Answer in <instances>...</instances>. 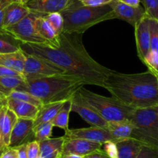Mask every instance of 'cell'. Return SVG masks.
I'll return each instance as SVG.
<instances>
[{"instance_id":"obj_1","label":"cell","mask_w":158,"mask_h":158,"mask_svg":"<svg viewBox=\"0 0 158 158\" xmlns=\"http://www.w3.org/2000/svg\"><path fill=\"white\" fill-rule=\"evenodd\" d=\"M82 34L63 32L52 41L45 43H20L26 54L46 59L66 74L76 77L83 85L103 87V81L113 70L94 60L86 51Z\"/></svg>"},{"instance_id":"obj_2","label":"cell","mask_w":158,"mask_h":158,"mask_svg":"<svg viewBox=\"0 0 158 158\" xmlns=\"http://www.w3.org/2000/svg\"><path fill=\"white\" fill-rule=\"evenodd\" d=\"M103 88L114 99L134 109L158 105V75L150 70L136 74L113 71L103 81Z\"/></svg>"},{"instance_id":"obj_3","label":"cell","mask_w":158,"mask_h":158,"mask_svg":"<svg viewBox=\"0 0 158 158\" xmlns=\"http://www.w3.org/2000/svg\"><path fill=\"white\" fill-rule=\"evenodd\" d=\"M83 85V82L74 76L62 74L26 81L22 91L30 93L43 105L70 99Z\"/></svg>"},{"instance_id":"obj_4","label":"cell","mask_w":158,"mask_h":158,"mask_svg":"<svg viewBox=\"0 0 158 158\" xmlns=\"http://www.w3.org/2000/svg\"><path fill=\"white\" fill-rule=\"evenodd\" d=\"M60 13L64 21L63 32L69 33L83 34L94 25L115 19L110 5L93 7L84 6L78 0H73Z\"/></svg>"},{"instance_id":"obj_5","label":"cell","mask_w":158,"mask_h":158,"mask_svg":"<svg viewBox=\"0 0 158 158\" xmlns=\"http://www.w3.org/2000/svg\"><path fill=\"white\" fill-rule=\"evenodd\" d=\"M77 91L106 122L131 121L134 108L123 105L114 97L97 94L83 86L80 87Z\"/></svg>"},{"instance_id":"obj_6","label":"cell","mask_w":158,"mask_h":158,"mask_svg":"<svg viewBox=\"0 0 158 158\" xmlns=\"http://www.w3.org/2000/svg\"><path fill=\"white\" fill-rule=\"evenodd\" d=\"M131 122L134 125L131 138L158 148V106L134 109Z\"/></svg>"},{"instance_id":"obj_7","label":"cell","mask_w":158,"mask_h":158,"mask_svg":"<svg viewBox=\"0 0 158 158\" xmlns=\"http://www.w3.org/2000/svg\"><path fill=\"white\" fill-rule=\"evenodd\" d=\"M40 15H45L31 11L29 15L19 22L6 28L4 29V33L12 37L14 40L19 41V43L40 44L46 43L47 41L40 37L35 29V21L37 17Z\"/></svg>"},{"instance_id":"obj_8","label":"cell","mask_w":158,"mask_h":158,"mask_svg":"<svg viewBox=\"0 0 158 158\" xmlns=\"http://www.w3.org/2000/svg\"><path fill=\"white\" fill-rule=\"evenodd\" d=\"M62 74H66L64 70L49 60L26 54V63L23 72V77L26 81Z\"/></svg>"},{"instance_id":"obj_9","label":"cell","mask_w":158,"mask_h":158,"mask_svg":"<svg viewBox=\"0 0 158 158\" xmlns=\"http://www.w3.org/2000/svg\"><path fill=\"white\" fill-rule=\"evenodd\" d=\"M71 101V110L81 116L91 126H97L103 129L107 128L108 122L102 118L101 116L81 97L78 91L73 95Z\"/></svg>"},{"instance_id":"obj_10","label":"cell","mask_w":158,"mask_h":158,"mask_svg":"<svg viewBox=\"0 0 158 158\" xmlns=\"http://www.w3.org/2000/svg\"><path fill=\"white\" fill-rule=\"evenodd\" d=\"M64 137L66 139H83L89 141L103 143L106 141H114L110 133L106 129L97 126H90L88 128L68 129L65 132Z\"/></svg>"},{"instance_id":"obj_11","label":"cell","mask_w":158,"mask_h":158,"mask_svg":"<svg viewBox=\"0 0 158 158\" xmlns=\"http://www.w3.org/2000/svg\"><path fill=\"white\" fill-rule=\"evenodd\" d=\"M109 5L114 12L115 19L124 20L134 27L146 15L144 8L141 6L133 7L121 2L119 0H114Z\"/></svg>"},{"instance_id":"obj_12","label":"cell","mask_w":158,"mask_h":158,"mask_svg":"<svg viewBox=\"0 0 158 158\" xmlns=\"http://www.w3.org/2000/svg\"><path fill=\"white\" fill-rule=\"evenodd\" d=\"M33 129L32 119L18 118L11 133L9 147H16L30 142L29 139L34 137Z\"/></svg>"},{"instance_id":"obj_13","label":"cell","mask_w":158,"mask_h":158,"mask_svg":"<svg viewBox=\"0 0 158 158\" xmlns=\"http://www.w3.org/2000/svg\"><path fill=\"white\" fill-rule=\"evenodd\" d=\"M137 55L142 62L151 51V37L149 29V17L145 15L134 26Z\"/></svg>"},{"instance_id":"obj_14","label":"cell","mask_w":158,"mask_h":158,"mask_svg":"<svg viewBox=\"0 0 158 158\" xmlns=\"http://www.w3.org/2000/svg\"><path fill=\"white\" fill-rule=\"evenodd\" d=\"M101 143L83 139H66L63 143L62 155L77 154L84 156L101 149Z\"/></svg>"},{"instance_id":"obj_15","label":"cell","mask_w":158,"mask_h":158,"mask_svg":"<svg viewBox=\"0 0 158 158\" xmlns=\"http://www.w3.org/2000/svg\"><path fill=\"white\" fill-rule=\"evenodd\" d=\"M73 2V0H30L26 6L32 12L47 15L53 12H61Z\"/></svg>"},{"instance_id":"obj_16","label":"cell","mask_w":158,"mask_h":158,"mask_svg":"<svg viewBox=\"0 0 158 158\" xmlns=\"http://www.w3.org/2000/svg\"><path fill=\"white\" fill-rule=\"evenodd\" d=\"M18 117L7 105L0 107V134L5 149L9 147L11 133Z\"/></svg>"},{"instance_id":"obj_17","label":"cell","mask_w":158,"mask_h":158,"mask_svg":"<svg viewBox=\"0 0 158 158\" xmlns=\"http://www.w3.org/2000/svg\"><path fill=\"white\" fill-rule=\"evenodd\" d=\"M30 12L31 11L26 5L18 2L9 3L5 10L2 23L3 30L6 28L9 27L19 22L26 15H29Z\"/></svg>"},{"instance_id":"obj_18","label":"cell","mask_w":158,"mask_h":158,"mask_svg":"<svg viewBox=\"0 0 158 158\" xmlns=\"http://www.w3.org/2000/svg\"><path fill=\"white\" fill-rule=\"evenodd\" d=\"M6 105L16 115L17 117L21 119L34 120L40 111V107L10 98L6 99Z\"/></svg>"},{"instance_id":"obj_19","label":"cell","mask_w":158,"mask_h":158,"mask_svg":"<svg viewBox=\"0 0 158 158\" xmlns=\"http://www.w3.org/2000/svg\"><path fill=\"white\" fill-rule=\"evenodd\" d=\"M64 141V136L41 141L39 143L40 156L43 158H60Z\"/></svg>"},{"instance_id":"obj_20","label":"cell","mask_w":158,"mask_h":158,"mask_svg":"<svg viewBox=\"0 0 158 158\" xmlns=\"http://www.w3.org/2000/svg\"><path fill=\"white\" fill-rule=\"evenodd\" d=\"M118 158H137L143 144L134 138L116 141Z\"/></svg>"},{"instance_id":"obj_21","label":"cell","mask_w":158,"mask_h":158,"mask_svg":"<svg viewBox=\"0 0 158 158\" xmlns=\"http://www.w3.org/2000/svg\"><path fill=\"white\" fill-rule=\"evenodd\" d=\"M26 63V54L19 48L17 51L0 54V65L6 67L23 75Z\"/></svg>"},{"instance_id":"obj_22","label":"cell","mask_w":158,"mask_h":158,"mask_svg":"<svg viewBox=\"0 0 158 158\" xmlns=\"http://www.w3.org/2000/svg\"><path fill=\"white\" fill-rule=\"evenodd\" d=\"M133 129L134 125L131 121H119L108 122L106 129L109 131L116 142L119 139L131 138Z\"/></svg>"},{"instance_id":"obj_23","label":"cell","mask_w":158,"mask_h":158,"mask_svg":"<svg viewBox=\"0 0 158 158\" xmlns=\"http://www.w3.org/2000/svg\"><path fill=\"white\" fill-rule=\"evenodd\" d=\"M63 103L64 102H58L42 105V106L40 108L38 115L33 120L34 127L44 122H51Z\"/></svg>"},{"instance_id":"obj_24","label":"cell","mask_w":158,"mask_h":158,"mask_svg":"<svg viewBox=\"0 0 158 158\" xmlns=\"http://www.w3.org/2000/svg\"><path fill=\"white\" fill-rule=\"evenodd\" d=\"M26 85L23 77H0V96L6 99L14 90H22Z\"/></svg>"},{"instance_id":"obj_25","label":"cell","mask_w":158,"mask_h":158,"mask_svg":"<svg viewBox=\"0 0 158 158\" xmlns=\"http://www.w3.org/2000/svg\"><path fill=\"white\" fill-rule=\"evenodd\" d=\"M71 105H72L71 99L65 101L61 108L57 112L55 117L51 121V123L52 124L53 126L63 129L65 132L69 129V114H70V112H72Z\"/></svg>"},{"instance_id":"obj_26","label":"cell","mask_w":158,"mask_h":158,"mask_svg":"<svg viewBox=\"0 0 158 158\" xmlns=\"http://www.w3.org/2000/svg\"><path fill=\"white\" fill-rule=\"evenodd\" d=\"M35 29L41 37H43L46 41H52L56 38L58 36L56 34L49 23L44 19V15H40L37 17L35 21Z\"/></svg>"},{"instance_id":"obj_27","label":"cell","mask_w":158,"mask_h":158,"mask_svg":"<svg viewBox=\"0 0 158 158\" xmlns=\"http://www.w3.org/2000/svg\"><path fill=\"white\" fill-rule=\"evenodd\" d=\"M52 128L53 125L51 123V122H44L37 126L34 127V139L37 142H41V141L46 140V139L51 138L52 133Z\"/></svg>"},{"instance_id":"obj_28","label":"cell","mask_w":158,"mask_h":158,"mask_svg":"<svg viewBox=\"0 0 158 158\" xmlns=\"http://www.w3.org/2000/svg\"><path fill=\"white\" fill-rule=\"evenodd\" d=\"M44 19L47 21L49 26L52 27L54 32L57 36L63 32V26H64V21H63V15L60 12H53L44 15Z\"/></svg>"},{"instance_id":"obj_29","label":"cell","mask_w":158,"mask_h":158,"mask_svg":"<svg viewBox=\"0 0 158 158\" xmlns=\"http://www.w3.org/2000/svg\"><path fill=\"white\" fill-rule=\"evenodd\" d=\"M7 98H10V99H15V100L22 101V102H28V103L32 104V105H35V106L41 107L42 102L39 100L37 98L31 94L30 93L27 92L26 91H20V90H14L12 91L10 94H9Z\"/></svg>"},{"instance_id":"obj_30","label":"cell","mask_w":158,"mask_h":158,"mask_svg":"<svg viewBox=\"0 0 158 158\" xmlns=\"http://www.w3.org/2000/svg\"><path fill=\"white\" fill-rule=\"evenodd\" d=\"M151 51L158 54V20L149 18Z\"/></svg>"},{"instance_id":"obj_31","label":"cell","mask_w":158,"mask_h":158,"mask_svg":"<svg viewBox=\"0 0 158 158\" xmlns=\"http://www.w3.org/2000/svg\"><path fill=\"white\" fill-rule=\"evenodd\" d=\"M6 33L0 35V54H9L19 50V44L15 45L12 42L5 39Z\"/></svg>"},{"instance_id":"obj_32","label":"cell","mask_w":158,"mask_h":158,"mask_svg":"<svg viewBox=\"0 0 158 158\" xmlns=\"http://www.w3.org/2000/svg\"><path fill=\"white\" fill-rule=\"evenodd\" d=\"M143 3L146 15L158 20V0H143Z\"/></svg>"},{"instance_id":"obj_33","label":"cell","mask_w":158,"mask_h":158,"mask_svg":"<svg viewBox=\"0 0 158 158\" xmlns=\"http://www.w3.org/2000/svg\"><path fill=\"white\" fill-rule=\"evenodd\" d=\"M145 65L148 68V70L153 71L158 75V54L157 53L150 51L147 57H145Z\"/></svg>"},{"instance_id":"obj_34","label":"cell","mask_w":158,"mask_h":158,"mask_svg":"<svg viewBox=\"0 0 158 158\" xmlns=\"http://www.w3.org/2000/svg\"><path fill=\"white\" fill-rule=\"evenodd\" d=\"M137 158H158V148L143 145Z\"/></svg>"},{"instance_id":"obj_35","label":"cell","mask_w":158,"mask_h":158,"mask_svg":"<svg viewBox=\"0 0 158 158\" xmlns=\"http://www.w3.org/2000/svg\"><path fill=\"white\" fill-rule=\"evenodd\" d=\"M101 150L110 158H118L117 146L114 141H106L102 143Z\"/></svg>"},{"instance_id":"obj_36","label":"cell","mask_w":158,"mask_h":158,"mask_svg":"<svg viewBox=\"0 0 158 158\" xmlns=\"http://www.w3.org/2000/svg\"><path fill=\"white\" fill-rule=\"evenodd\" d=\"M26 152L28 158H37L40 156V143L36 140H32L26 143Z\"/></svg>"},{"instance_id":"obj_37","label":"cell","mask_w":158,"mask_h":158,"mask_svg":"<svg viewBox=\"0 0 158 158\" xmlns=\"http://www.w3.org/2000/svg\"><path fill=\"white\" fill-rule=\"evenodd\" d=\"M9 2L8 0H0V35L4 34V30L2 28L3 19H4V14L6 8L9 4Z\"/></svg>"},{"instance_id":"obj_38","label":"cell","mask_w":158,"mask_h":158,"mask_svg":"<svg viewBox=\"0 0 158 158\" xmlns=\"http://www.w3.org/2000/svg\"><path fill=\"white\" fill-rule=\"evenodd\" d=\"M114 0H87L83 2V5L87 6H93V7H98V6H103L106 5H109Z\"/></svg>"},{"instance_id":"obj_39","label":"cell","mask_w":158,"mask_h":158,"mask_svg":"<svg viewBox=\"0 0 158 158\" xmlns=\"http://www.w3.org/2000/svg\"><path fill=\"white\" fill-rule=\"evenodd\" d=\"M0 77H23V75L6 67L0 65Z\"/></svg>"},{"instance_id":"obj_40","label":"cell","mask_w":158,"mask_h":158,"mask_svg":"<svg viewBox=\"0 0 158 158\" xmlns=\"http://www.w3.org/2000/svg\"><path fill=\"white\" fill-rule=\"evenodd\" d=\"M0 158H18V153L15 147H7L3 150Z\"/></svg>"},{"instance_id":"obj_41","label":"cell","mask_w":158,"mask_h":158,"mask_svg":"<svg viewBox=\"0 0 158 158\" xmlns=\"http://www.w3.org/2000/svg\"><path fill=\"white\" fill-rule=\"evenodd\" d=\"M83 158H110L109 156L106 154L103 150H96V151L93 152V153H89V154L83 156Z\"/></svg>"},{"instance_id":"obj_42","label":"cell","mask_w":158,"mask_h":158,"mask_svg":"<svg viewBox=\"0 0 158 158\" xmlns=\"http://www.w3.org/2000/svg\"><path fill=\"white\" fill-rule=\"evenodd\" d=\"M18 153V158H28L27 152H26V143L20 145L15 147Z\"/></svg>"},{"instance_id":"obj_43","label":"cell","mask_w":158,"mask_h":158,"mask_svg":"<svg viewBox=\"0 0 158 158\" xmlns=\"http://www.w3.org/2000/svg\"><path fill=\"white\" fill-rule=\"evenodd\" d=\"M119 1L133 7H137L140 6V0H119Z\"/></svg>"},{"instance_id":"obj_44","label":"cell","mask_w":158,"mask_h":158,"mask_svg":"<svg viewBox=\"0 0 158 158\" xmlns=\"http://www.w3.org/2000/svg\"><path fill=\"white\" fill-rule=\"evenodd\" d=\"M60 158H83V156L77 154H66L62 155V156H60Z\"/></svg>"},{"instance_id":"obj_45","label":"cell","mask_w":158,"mask_h":158,"mask_svg":"<svg viewBox=\"0 0 158 158\" xmlns=\"http://www.w3.org/2000/svg\"><path fill=\"white\" fill-rule=\"evenodd\" d=\"M5 150V147H3L2 142V138H1V134H0V155L2 154V153L3 152V150Z\"/></svg>"},{"instance_id":"obj_46","label":"cell","mask_w":158,"mask_h":158,"mask_svg":"<svg viewBox=\"0 0 158 158\" xmlns=\"http://www.w3.org/2000/svg\"><path fill=\"white\" fill-rule=\"evenodd\" d=\"M6 105V99H3L2 97L0 96V107H2V105Z\"/></svg>"},{"instance_id":"obj_47","label":"cell","mask_w":158,"mask_h":158,"mask_svg":"<svg viewBox=\"0 0 158 158\" xmlns=\"http://www.w3.org/2000/svg\"><path fill=\"white\" fill-rule=\"evenodd\" d=\"M20 1V3H21V4H23V5H27V3L29 2V1H30V0H19Z\"/></svg>"},{"instance_id":"obj_48","label":"cell","mask_w":158,"mask_h":158,"mask_svg":"<svg viewBox=\"0 0 158 158\" xmlns=\"http://www.w3.org/2000/svg\"><path fill=\"white\" fill-rule=\"evenodd\" d=\"M8 1H9L10 3H12V2H18V3H20L19 0H8Z\"/></svg>"},{"instance_id":"obj_49","label":"cell","mask_w":158,"mask_h":158,"mask_svg":"<svg viewBox=\"0 0 158 158\" xmlns=\"http://www.w3.org/2000/svg\"><path fill=\"white\" fill-rule=\"evenodd\" d=\"M78 1H80V2H85V1H87V0H78Z\"/></svg>"},{"instance_id":"obj_50","label":"cell","mask_w":158,"mask_h":158,"mask_svg":"<svg viewBox=\"0 0 158 158\" xmlns=\"http://www.w3.org/2000/svg\"><path fill=\"white\" fill-rule=\"evenodd\" d=\"M37 158H43V157H41V156H39V157H37Z\"/></svg>"},{"instance_id":"obj_51","label":"cell","mask_w":158,"mask_h":158,"mask_svg":"<svg viewBox=\"0 0 158 158\" xmlns=\"http://www.w3.org/2000/svg\"><path fill=\"white\" fill-rule=\"evenodd\" d=\"M157 106H158V105H157Z\"/></svg>"}]
</instances>
